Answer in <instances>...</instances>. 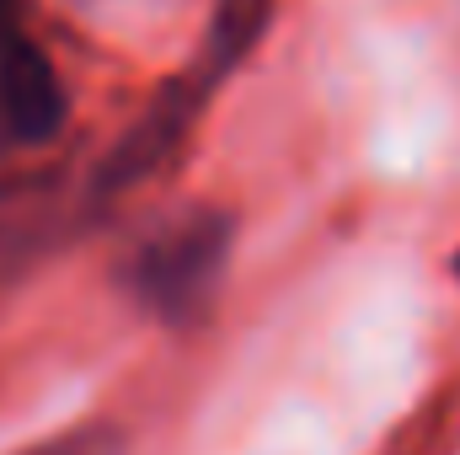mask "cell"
<instances>
[{"instance_id":"cell-2","label":"cell","mask_w":460,"mask_h":455,"mask_svg":"<svg viewBox=\"0 0 460 455\" xmlns=\"http://www.w3.org/2000/svg\"><path fill=\"white\" fill-rule=\"evenodd\" d=\"M220 81H226V70L209 65L204 54H199L193 70L172 76V81L150 97V108L118 134L113 150L97 161V172H92V183H86V204H92V210H97V204H113L123 193H134L145 177H155V172L182 150V139L193 134V123L209 108V97H215Z\"/></svg>"},{"instance_id":"cell-7","label":"cell","mask_w":460,"mask_h":455,"mask_svg":"<svg viewBox=\"0 0 460 455\" xmlns=\"http://www.w3.org/2000/svg\"><path fill=\"white\" fill-rule=\"evenodd\" d=\"M456 273H460V257H456Z\"/></svg>"},{"instance_id":"cell-4","label":"cell","mask_w":460,"mask_h":455,"mask_svg":"<svg viewBox=\"0 0 460 455\" xmlns=\"http://www.w3.org/2000/svg\"><path fill=\"white\" fill-rule=\"evenodd\" d=\"M92 204H70L65 177L54 172H22L0 177V300L27 284L65 241Z\"/></svg>"},{"instance_id":"cell-1","label":"cell","mask_w":460,"mask_h":455,"mask_svg":"<svg viewBox=\"0 0 460 455\" xmlns=\"http://www.w3.org/2000/svg\"><path fill=\"white\" fill-rule=\"evenodd\" d=\"M230 241H235V215L209 210V204L166 220L150 241L134 246L128 273H123L128 279V295L150 317H161L172 327L193 322L209 306V295H215V284L226 273Z\"/></svg>"},{"instance_id":"cell-6","label":"cell","mask_w":460,"mask_h":455,"mask_svg":"<svg viewBox=\"0 0 460 455\" xmlns=\"http://www.w3.org/2000/svg\"><path fill=\"white\" fill-rule=\"evenodd\" d=\"M22 455H123V434L113 424H81V429L54 434V440H43Z\"/></svg>"},{"instance_id":"cell-5","label":"cell","mask_w":460,"mask_h":455,"mask_svg":"<svg viewBox=\"0 0 460 455\" xmlns=\"http://www.w3.org/2000/svg\"><path fill=\"white\" fill-rule=\"evenodd\" d=\"M268 16H273V0H220L215 22H209V38H204V59L230 76L252 54V43L262 38Z\"/></svg>"},{"instance_id":"cell-3","label":"cell","mask_w":460,"mask_h":455,"mask_svg":"<svg viewBox=\"0 0 460 455\" xmlns=\"http://www.w3.org/2000/svg\"><path fill=\"white\" fill-rule=\"evenodd\" d=\"M65 118H70V97L43 43L27 32L22 0H0V156L59 139Z\"/></svg>"}]
</instances>
